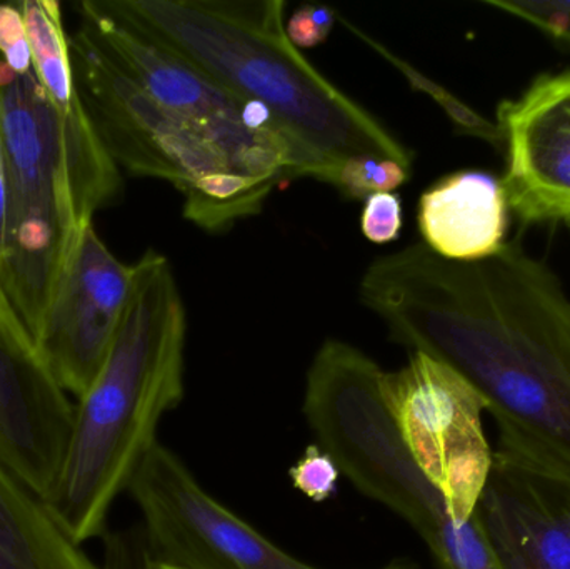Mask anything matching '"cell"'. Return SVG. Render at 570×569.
<instances>
[{
	"mask_svg": "<svg viewBox=\"0 0 570 569\" xmlns=\"http://www.w3.org/2000/svg\"><path fill=\"white\" fill-rule=\"evenodd\" d=\"M391 340L459 374L514 441L570 473V297L519 237L481 261L414 243L358 286Z\"/></svg>",
	"mask_w": 570,
	"mask_h": 569,
	"instance_id": "cell-1",
	"label": "cell"
},
{
	"mask_svg": "<svg viewBox=\"0 0 570 569\" xmlns=\"http://www.w3.org/2000/svg\"><path fill=\"white\" fill-rule=\"evenodd\" d=\"M174 50L224 89L269 110L331 173L358 156L412 167V153L291 42L283 0H90Z\"/></svg>",
	"mask_w": 570,
	"mask_h": 569,
	"instance_id": "cell-2",
	"label": "cell"
},
{
	"mask_svg": "<svg viewBox=\"0 0 570 569\" xmlns=\"http://www.w3.org/2000/svg\"><path fill=\"white\" fill-rule=\"evenodd\" d=\"M187 314L169 259L147 251L134 264L122 324L96 381L76 406L52 517L76 545L107 533L112 504L157 443V428L184 398Z\"/></svg>",
	"mask_w": 570,
	"mask_h": 569,
	"instance_id": "cell-3",
	"label": "cell"
},
{
	"mask_svg": "<svg viewBox=\"0 0 570 569\" xmlns=\"http://www.w3.org/2000/svg\"><path fill=\"white\" fill-rule=\"evenodd\" d=\"M0 134L9 169V243L0 286L33 341L94 214L122 187L82 99L63 112L0 59Z\"/></svg>",
	"mask_w": 570,
	"mask_h": 569,
	"instance_id": "cell-4",
	"label": "cell"
},
{
	"mask_svg": "<svg viewBox=\"0 0 570 569\" xmlns=\"http://www.w3.org/2000/svg\"><path fill=\"white\" fill-rule=\"evenodd\" d=\"M384 371L357 347L328 340L312 361L304 414L342 477L407 521L441 569H498L478 518L459 524L409 457L382 390Z\"/></svg>",
	"mask_w": 570,
	"mask_h": 569,
	"instance_id": "cell-5",
	"label": "cell"
},
{
	"mask_svg": "<svg viewBox=\"0 0 570 569\" xmlns=\"http://www.w3.org/2000/svg\"><path fill=\"white\" fill-rule=\"evenodd\" d=\"M70 50L87 116L117 166L173 184L186 199L184 217L210 233L263 210L274 187L237 173L199 127L160 106L82 29Z\"/></svg>",
	"mask_w": 570,
	"mask_h": 569,
	"instance_id": "cell-6",
	"label": "cell"
},
{
	"mask_svg": "<svg viewBox=\"0 0 570 569\" xmlns=\"http://www.w3.org/2000/svg\"><path fill=\"white\" fill-rule=\"evenodd\" d=\"M80 29L160 106L199 127L249 179L276 187L298 177L327 183L328 170L259 104L240 99L174 50L79 3Z\"/></svg>",
	"mask_w": 570,
	"mask_h": 569,
	"instance_id": "cell-7",
	"label": "cell"
},
{
	"mask_svg": "<svg viewBox=\"0 0 570 569\" xmlns=\"http://www.w3.org/2000/svg\"><path fill=\"white\" fill-rule=\"evenodd\" d=\"M382 390L409 457L452 518L468 523L494 454L482 424L484 401L451 367L415 351L401 370L384 371Z\"/></svg>",
	"mask_w": 570,
	"mask_h": 569,
	"instance_id": "cell-8",
	"label": "cell"
},
{
	"mask_svg": "<svg viewBox=\"0 0 570 569\" xmlns=\"http://www.w3.org/2000/svg\"><path fill=\"white\" fill-rule=\"evenodd\" d=\"M127 493L159 567L169 569H317L295 560L214 500L186 464L157 441Z\"/></svg>",
	"mask_w": 570,
	"mask_h": 569,
	"instance_id": "cell-9",
	"label": "cell"
},
{
	"mask_svg": "<svg viewBox=\"0 0 570 569\" xmlns=\"http://www.w3.org/2000/svg\"><path fill=\"white\" fill-rule=\"evenodd\" d=\"M475 518L499 569H570V473L499 438Z\"/></svg>",
	"mask_w": 570,
	"mask_h": 569,
	"instance_id": "cell-10",
	"label": "cell"
},
{
	"mask_svg": "<svg viewBox=\"0 0 570 569\" xmlns=\"http://www.w3.org/2000/svg\"><path fill=\"white\" fill-rule=\"evenodd\" d=\"M134 266L117 259L90 224L67 264L36 340L67 394L80 400L102 370L132 293Z\"/></svg>",
	"mask_w": 570,
	"mask_h": 569,
	"instance_id": "cell-11",
	"label": "cell"
},
{
	"mask_svg": "<svg viewBox=\"0 0 570 569\" xmlns=\"http://www.w3.org/2000/svg\"><path fill=\"white\" fill-rule=\"evenodd\" d=\"M73 421L76 406L19 314H0V461L43 503L59 481Z\"/></svg>",
	"mask_w": 570,
	"mask_h": 569,
	"instance_id": "cell-12",
	"label": "cell"
},
{
	"mask_svg": "<svg viewBox=\"0 0 570 569\" xmlns=\"http://www.w3.org/2000/svg\"><path fill=\"white\" fill-rule=\"evenodd\" d=\"M505 203L522 224H570V70L538 77L498 109Z\"/></svg>",
	"mask_w": 570,
	"mask_h": 569,
	"instance_id": "cell-13",
	"label": "cell"
},
{
	"mask_svg": "<svg viewBox=\"0 0 570 569\" xmlns=\"http://www.w3.org/2000/svg\"><path fill=\"white\" fill-rule=\"evenodd\" d=\"M422 243L449 261H481L498 253L508 227L501 180L478 170L444 177L419 200Z\"/></svg>",
	"mask_w": 570,
	"mask_h": 569,
	"instance_id": "cell-14",
	"label": "cell"
},
{
	"mask_svg": "<svg viewBox=\"0 0 570 569\" xmlns=\"http://www.w3.org/2000/svg\"><path fill=\"white\" fill-rule=\"evenodd\" d=\"M0 569H100L2 461Z\"/></svg>",
	"mask_w": 570,
	"mask_h": 569,
	"instance_id": "cell-15",
	"label": "cell"
},
{
	"mask_svg": "<svg viewBox=\"0 0 570 569\" xmlns=\"http://www.w3.org/2000/svg\"><path fill=\"white\" fill-rule=\"evenodd\" d=\"M16 6L26 22L33 76L53 106L69 112L79 102L80 94L60 3L56 0H22Z\"/></svg>",
	"mask_w": 570,
	"mask_h": 569,
	"instance_id": "cell-16",
	"label": "cell"
},
{
	"mask_svg": "<svg viewBox=\"0 0 570 569\" xmlns=\"http://www.w3.org/2000/svg\"><path fill=\"white\" fill-rule=\"evenodd\" d=\"M341 20L344 22V26L351 30V32H354L355 36L361 37V39L364 40L367 46H371L375 52L381 53V56L384 57L387 62H391L392 66H394L395 69H397L399 72H401L402 76L409 80V84H411L414 89L429 94V96H431L432 99H434L435 102H438L439 106H441L442 109L449 114V117H451V119L458 124L459 129L465 130V133L469 134H474V136L484 137V139L488 140L501 139V136H499L498 126H491V124L485 122V120L481 119V117L475 116L471 109H468V107L462 106L458 99H454L452 94H449L448 90L442 89V87L438 86V84L432 82V80L428 79L424 73L415 70L411 63L399 59L395 53H392L391 50L385 49V47L382 46V43H379L377 40L371 39L367 33L362 32V30H358L357 27L348 23L347 20Z\"/></svg>",
	"mask_w": 570,
	"mask_h": 569,
	"instance_id": "cell-17",
	"label": "cell"
},
{
	"mask_svg": "<svg viewBox=\"0 0 570 569\" xmlns=\"http://www.w3.org/2000/svg\"><path fill=\"white\" fill-rule=\"evenodd\" d=\"M411 173L412 167L385 157H352L338 167L334 187L348 199L365 200L397 189L407 183Z\"/></svg>",
	"mask_w": 570,
	"mask_h": 569,
	"instance_id": "cell-18",
	"label": "cell"
},
{
	"mask_svg": "<svg viewBox=\"0 0 570 569\" xmlns=\"http://www.w3.org/2000/svg\"><path fill=\"white\" fill-rule=\"evenodd\" d=\"M484 3L531 23L552 42L570 50V0H484Z\"/></svg>",
	"mask_w": 570,
	"mask_h": 569,
	"instance_id": "cell-19",
	"label": "cell"
},
{
	"mask_svg": "<svg viewBox=\"0 0 570 569\" xmlns=\"http://www.w3.org/2000/svg\"><path fill=\"white\" fill-rule=\"evenodd\" d=\"M292 484L314 503L331 500L338 490L341 470L334 458L318 444H311L288 470Z\"/></svg>",
	"mask_w": 570,
	"mask_h": 569,
	"instance_id": "cell-20",
	"label": "cell"
},
{
	"mask_svg": "<svg viewBox=\"0 0 570 569\" xmlns=\"http://www.w3.org/2000/svg\"><path fill=\"white\" fill-rule=\"evenodd\" d=\"M402 203L394 193H379L365 199L361 216V229L365 239L374 244H387L401 236Z\"/></svg>",
	"mask_w": 570,
	"mask_h": 569,
	"instance_id": "cell-21",
	"label": "cell"
},
{
	"mask_svg": "<svg viewBox=\"0 0 570 569\" xmlns=\"http://www.w3.org/2000/svg\"><path fill=\"white\" fill-rule=\"evenodd\" d=\"M100 569H157L142 528L107 531Z\"/></svg>",
	"mask_w": 570,
	"mask_h": 569,
	"instance_id": "cell-22",
	"label": "cell"
},
{
	"mask_svg": "<svg viewBox=\"0 0 570 569\" xmlns=\"http://www.w3.org/2000/svg\"><path fill=\"white\" fill-rule=\"evenodd\" d=\"M0 53L3 62L19 76L32 70L26 22L16 3H0Z\"/></svg>",
	"mask_w": 570,
	"mask_h": 569,
	"instance_id": "cell-23",
	"label": "cell"
},
{
	"mask_svg": "<svg viewBox=\"0 0 570 569\" xmlns=\"http://www.w3.org/2000/svg\"><path fill=\"white\" fill-rule=\"evenodd\" d=\"M337 13L328 7L302 6L285 23V32L295 47H315L327 40Z\"/></svg>",
	"mask_w": 570,
	"mask_h": 569,
	"instance_id": "cell-24",
	"label": "cell"
},
{
	"mask_svg": "<svg viewBox=\"0 0 570 569\" xmlns=\"http://www.w3.org/2000/svg\"><path fill=\"white\" fill-rule=\"evenodd\" d=\"M9 169H7L6 150H3L2 134H0V264L6 257L7 243H9Z\"/></svg>",
	"mask_w": 570,
	"mask_h": 569,
	"instance_id": "cell-25",
	"label": "cell"
},
{
	"mask_svg": "<svg viewBox=\"0 0 570 569\" xmlns=\"http://www.w3.org/2000/svg\"><path fill=\"white\" fill-rule=\"evenodd\" d=\"M10 311H16L12 307V304L7 300L6 293H3L2 286H0V314L10 313Z\"/></svg>",
	"mask_w": 570,
	"mask_h": 569,
	"instance_id": "cell-26",
	"label": "cell"
},
{
	"mask_svg": "<svg viewBox=\"0 0 570 569\" xmlns=\"http://www.w3.org/2000/svg\"><path fill=\"white\" fill-rule=\"evenodd\" d=\"M157 569H169V568H163V567H159V565H157ZM387 569H411V568H404V567H391V568H387Z\"/></svg>",
	"mask_w": 570,
	"mask_h": 569,
	"instance_id": "cell-27",
	"label": "cell"
}]
</instances>
